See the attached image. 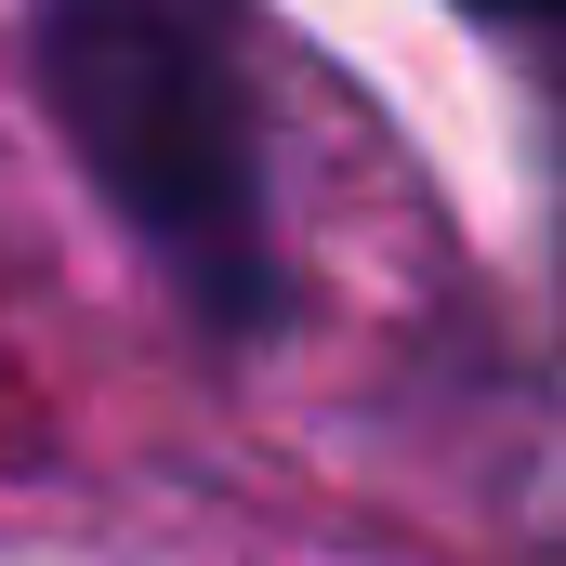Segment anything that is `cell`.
I'll use <instances>...</instances> for the list:
<instances>
[{"instance_id": "cell-1", "label": "cell", "mask_w": 566, "mask_h": 566, "mask_svg": "<svg viewBox=\"0 0 566 566\" xmlns=\"http://www.w3.org/2000/svg\"><path fill=\"white\" fill-rule=\"evenodd\" d=\"M0 566H145V554H93V541H0Z\"/></svg>"}, {"instance_id": "cell-2", "label": "cell", "mask_w": 566, "mask_h": 566, "mask_svg": "<svg viewBox=\"0 0 566 566\" xmlns=\"http://www.w3.org/2000/svg\"><path fill=\"white\" fill-rule=\"evenodd\" d=\"M474 13H501V27H554L566 0H474Z\"/></svg>"}]
</instances>
